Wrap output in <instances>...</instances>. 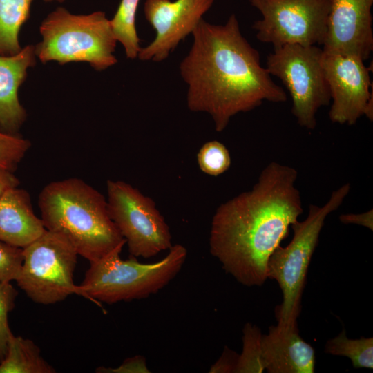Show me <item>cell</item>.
Listing matches in <instances>:
<instances>
[{
	"label": "cell",
	"instance_id": "obj_13",
	"mask_svg": "<svg viewBox=\"0 0 373 373\" xmlns=\"http://www.w3.org/2000/svg\"><path fill=\"white\" fill-rule=\"evenodd\" d=\"M373 0H330L323 51L363 61L373 50Z\"/></svg>",
	"mask_w": 373,
	"mask_h": 373
},
{
	"label": "cell",
	"instance_id": "obj_3",
	"mask_svg": "<svg viewBox=\"0 0 373 373\" xmlns=\"http://www.w3.org/2000/svg\"><path fill=\"white\" fill-rule=\"evenodd\" d=\"M38 205L46 229L64 236L90 262L126 244L109 216L105 197L79 178L48 184Z\"/></svg>",
	"mask_w": 373,
	"mask_h": 373
},
{
	"label": "cell",
	"instance_id": "obj_21",
	"mask_svg": "<svg viewBox=\"0 0 373 373\" xmlns=\"http://www.w3.org/2000/svg\"><path fill=\"white\" fill-rule=\"evenodd\" d=\"M260 329L247 323L243 328L242 351L238 355L236 373H261L265 370L262 359Z\"/></svg>",
	"mask_w": 373,
	"mask_h": 373
},
{
	"label": "cell",
	"instance_id": "obj_2",
	"mask_svg": "<svg viewBox=\"0 0 373 373\" xmlns=\"http://www.w3.org/2000/svg\"><path fill=\"white\" fill-rule=\"evenodd\" d=\"M191 35L193 44L180 64L188 85L186 104L191 111L209 114L216 131L264 101L286 102L284 89L271 79L258 51L242 35L236 15L224 24L202 19Z\"/></svg>",
	"mask_w": 373,
	"mask_h": 373
},
{
	"label": "cell",
	"instance_id": "obj_16",
	"mask_svg": "<svg viewBox=\"0 0 373 373\" xmlns=\"http://www.w3.org/2000/svg\"><path fill=\"white\" fill-rule=\"evenodd\" d=\"M46 230L33 211L27 191L15 187L3 193L0 198V241L23 249Z\"/></svg>",
	"mask_w": 373,
	"mask_h": 373
},
{
	"label": "cell",
	"instance_id": "obj_20",
	"mask_svg": "<svg viewBox=\"0 0 373 373\" xmlns=\"http://www.w3.org/2000/svg\"><path fill=\"white\" fill-rule=\"evenodd\" d=\"M325 352L347 357L354 368H373L372 337L350 339L343 329L338 336L327 341Z\"/></svg>",
	"mask_w": 373,
	"mask_h": 373
},
{
	"label": "cell",
	"instance_id": "obj_10",
	"mask_svg": "<svg viewBox=\"0 0 373 373\" xmlns=\"http://www.w3.org/2000/svg\"><path fill=\"white\" fill-rule=\"evenodd\" d=\"M262 15L254 22L256 38L277 48L323 45L330 0H249Z\"/></svg>",
	"mask_w": 373,
	"mask_h": 373
},
{
	"label": "cell",
	"instance_id": "obj_1",
	"mask_svg": "<svg viewBox=\"0 0 373 373\" xmlns=\"http://www.w3.org/2000/svg\"><path fill=\"white\" fill-rule=\"evenodd\" d=\"M298 172L269 163L252 188L222 203L211 220V254L226 273L247 286H262L269 258L303 213Z\"/></svg>",
	"mask_w": 373,
	"mask_h": 373
},
{
	"label": "cell",
	"instance_id": "obj_17",
	"mask_svg": "<svg viewBox=\"0 0 373 373\" xmlns=\"http://www.w3.org/2000/svg\"><path fill=\"white\" fill-rule=\"evenodd\" d=\"M55 369L41 355L40 349L32 341L12 333L7 352L0 362V373H55Z\"/></svg>",
	"mask_w": 373,
	"mask_h": 373
},
{
	"label": "cell",
	"instance_id": "obj_23",
	"mask_svg": "<svg viewBox=\"0 0 373 373\" xmlns=\"http://www.w3.org/2000/svg\"><path fill=\"white\" fill-rule=\"evenodd\" d=\"M31 146V142L18 135L0 131V168L14 172Z\"/></svg>",
	"mask_w": 373,
	"mask_h": 373
},
{
	"label": "cell",
	"instance_id": "obj_28",
	"mask_svg": "<svg viewBox=\"0 0 373 373\" xmlns=\"http://www.w3.org/2000/svg\"><path fill=\"white\" fill-rule=\"evenodd\" d=\"M339 219L345 224H356L373 229V213L372 209L360 214H342Z\"/></svg>",
	"mask_w": 373,
	"mask_h": 373
},
{
	"label": "cell",
	"instance_id": "obj_25",
	"mask_svg": "<svg viewBox=\"0 0 373 373\" xmlns=\"http://www.w3.org/2000/svg\"><path fill=\"white\" fill-rule=\"evenodd\" d=\"M23 261V249L0 241V280L11 282L17 278Z\"/></svg>",
	"mask_w": 373,
	"mask_h": 373
},
{
	"label": "cell",
	"instance_id": "obj_19",
	"mask_svg": "<svg viewBox=\"0 0 373 373\" xmlns=\"http://www.w3.org/2000/svg\"><path fill=\"white\" fill-rule=\"evenodd\" d=\"M140 1L121 0L113 17L110 20L117 41L122 44L126 57L131 59L137 58L142 48L135 26Z\"/></svg>",
	"mask_w": 373,
	"mask_h": 373
},
{
	"label": "cell",
	"instance_id": "obj_22",
	"mask_svg": "<svg viewBox=\"0 0 373 373\" xmlns=\"http://www.w3.org/2000/svg\"><path fill=\"white\" fill-rule=\"evenodd\" d=\"M200 170L211 176H218L227 171L231 166V156L227 148L217 140L204 143L197 154Z\"/></svg>",
	"mask_w": 373,
	"mask_h": 373
},
{
	"label": "cell",
	"instance_id": "obj_18",
	"mask_svg": "<svg viewBox=\"0 0 373 373\" xmlns=\"http://www.w3.org/2000/svg\"><path fill=\"white\" fill-rule=\"evenodd\" d=\"M33 1L0 0V55H12L22 49L19 32L30 17Z\"/></svg>",
	"mask_w": 373,
	"mask_h": 373
},
{
	"label": "cell",
	"instance_id": "obj_9",
	"mask_svg": "<svg viewBox=\"0 0 373 373\" xmlns=\"http://www.w3.org/2000/svg\"><path fill=\"white\" fill-rule=\"evenodd\" d=\"M106 189L109 216L131 256L149 258L169 249V227L150 197L121 180H108Z\"/></svg>",
	"mask_w": 373,
	"mask_h": 373
},
{
	"label": "cell",
	"instance_id": "obj_15",
	"mask_svg": "<svg viewBox=\"0 0 373 373\" xmlns=\"http://www.w3.org/2000/svg\"><path fill=\"white\" fill-rule=\"evenodd\" d=\"M36 64L35 46L28 45L17 54L0 55V131L18 135L27 113L19 100V87L28 69Z\"/></svg>",
	"mask_w": 373,
	"mask_h": 373
},
{
	"label": "cell",
	"instance_id": "obj_7",
	"mask_svg": "<svg viewBox=\"0 0 373 373\" xmlns=\"http://www.w3.org/2000/svg\"><path fill=\"white\" fill-rule=\"evenodd\" d=\"M23 254L15 281L33 302L52 305L72 294L82 296L79 286L73 282L78 254L64 236L46 230L23 248Z\"/></svg>",
	"mask_w": 373,
	"mask_h": 373
},
{
	"label": "cell",
	"instance_id": "obj_26",
	"mask_svg": "<svg viewBox=\"0 0 373 373\" xmlns=\"http://www.w3.org/2000/svg\"><path fill=\"white\" fill-rule=\"evenodd\" d=\"M96 372H113V373H136L150 372L146 367L145 358L142 356H135L126 358L116 368H107L99 367L96 369Z\"/></svg>",
	"mask_w": 373,
	"mask_h": 373
},
{
	"label": "cell",
	"instance_id": "obj_14",
	"mask_svg": "<svg viewBox=\"0 0 373 373\" xmlns=\"http://www.w3.org/2000/svg\"><path fill=\"white\" fill-rule=\"evenodd\" d=\"M262 359L269 373H314V347L299 334L296 324H277L261 336Z\"/></svg>",
	"mask_w": 373,
	"mask_h": 373
},
{
	"label": "cell",
	"instance_id": "obj_12",
	"mask_svg": "<svg viewBox=\"0 0 373 373\" xmlns=\"http://www.w3.org/2000/svg\"><path fill=\"white\" fill-rule=\"evenodd\" d=\"M214 0H146V21L156 32L155 39L142 48L137 58L160 62L168 58L203 19Z\"/></svg>",
	"mask_w": 373,
	"mask_h": 373
},
{
	"label": "cell",
	"instance_id": "obj_30",
	"mask_svg": "<svg viewBox=\"0 0 373 373\" xmlns=\"http://www.w3.org/2000/svg\"><path fill=\"white\" fill-rule=\"evenodd\" d=\"M42 1L45 3H51V2H55V1L61 3L66 0H42Z\"/></svg>",
	"mask_w": 373,
	"mask_h": 373
},
{
	"label": "cell",
	"instance_id": "obj_27",
	"mask_svg": "<svg viewBox=\"0 0 373 373\" xmlns=\"http://www.w3.org/2000/svg\"><path fill=\"white\" fill-rule=\"evenodd\" d=\"M238 358V354L229 347H225L219 359L211 367L209 372H236Z\"/></svg>",
	"mask_w": 373,
	"mask_h": 373
},
{
	"label": "cell",
	"instance_id": "obj_4",
	"mask_svg": "<svg viewBox=\"0 0 373 373\" xmlns=\"http://www.w3.org/2000/svg\"><path fill=\"white\" fill-rule=\"evenodd\" d=\"M121 244L100 259L90 262L79 285L82 297L99 305L144 299L165 287L180 271L187 250L173 245L160 260L141 263L135 257L123 260Z\"/></svg>",
	"mask_w": 373,
	"mask_h": 373
},
{
	"label": "cell",
	"instance_id": "obj_24",
	"mask_svg": "<svg viewBox=\"0 0 373 373\" xmlns=\"http://www.w3.org/2000/svg\"><path fill=\"white\" fill-rule=\"evenodd\" d=\"M17 290L10 282L0 280V362L4 358L10 336L12 333L8 324V314L15 304Z\"/></svg>",
	"mask_w": 373,
	"mask_h": 373
},
{
	"label": "cell",
	"instance_id": "obj_29",
	"mask_svg": "<svg viewBox=\"0 0 373 373\" xmlns=\"http://www.w3.org/2000/svg\"><path fill=\"white\" fill-rule=\"evenodd\" d=\"M20 182L13 172L0 168V198L10 189L18 187Z\"/></svg>",
	"mask_w": 373,
	"mask_h": 373
},
{
	"label": "cell",
	"instance_id": "obj_6",
	"mask_svg": "<svg viewBox=\"0 0 373 373\" xmlns=\"http://www.w3.org/2000/svg\"><path fill=\"white\" fill-rule=\"evenodd\" d=\"M349 182L332 191L323 206L310 204L306 218L291 227L294 236L286 247L278 246L267 263V276L277 281L283 300L276 308L278 324L297 323L308 267L327 216L338 209L350 193Z\"/></svg>",
	"mask_w": 373,
	"mask_h": 373
},
{
	"label": "cell",
	"instance_id": "obj_5",
	"mask_svg": "<svg viewBox=\"0 0 373 373\" xmlns=\"http://www.w3.org/2000/svg\"><path fill=\"white\" fill-rule=\"evenodd\" d=\"M39 32L42 39L35 52L43 64L84 61L101 71L117 62V41L104 12L76 15L57 7L42 21Z\"/></svg>",
	"mask_w": 373,
	"mask_h": 373
},
{
	"label": "cell",
	"instance_id": "obj_8",
	"mask_svg": "<svg viewBox=\"0 0 373 373\" xmlns=\"http://www.w3.org/2000/svg\"><path fill=\"white\" fill-rule=\"evenodd\" d=\"M322 54L318 46L288 44L274 48L267 58V70L286 87L292 100L293 115L308 130L316 128L318 109L331 102Z\"/></svg>",
	"mask_w": 373,
	"mask_h": 373
},
{
	"label": "cell",
	"instance_id": "obj_11",
	"mask_svg": "<svg viewBox=\"0 0 373 373\" xmlns=\"http://www.w3.org/2000/svg\"><path fill=\"white\" fill-rule=\"evenodd\" d=\"M322 66L332 101L330 120L352 126L365 115L372 121L370 70L364 61L354 56L323 51Z\"/></svg>",
	"mask_w": 373,
	"mask_h": 373
}]
</instances>
